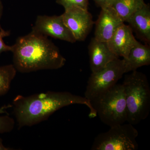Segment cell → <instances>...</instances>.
Here are the masks:
<instances>
[{
  "label": "cell",
  "mask_w": 150,
  "mask_h": 150,
  "mask_svg": "<svg viewBox=\"0 0 150 150\" xmlns=\"http://www.w3.org/2000/svg\"><path fill=\"white\" fill-rule=\"evenodd\" d=\"M56 2L63 6L65 9L77 7L88 10L89 0H56Z\"/></svg>",
  "instance_id": "17"
},
{
  "label": "cell",
  "mask_w": 150,
  "mask_h": 150,
  "mask_svg": "<svg viewBox=\"0 0 150 150\" xmlns=\"http://www.w3.org/2000/svg\"><path fill=\"white\" fill-rule=\"evenodd\" d=\"M133 33L145 44H150V6L146 4L126 21Z\"/></svg>",
  "instance_id": "12"
},
{
  "label": "cell",
  "mask_w": 150,
  "mask_h": 150,
  "mask_svg": "<svg viewBox=\"0 0 150 150\" xmlns=\"http://www.w3.org/2000/svg\"><path fill=\"white\" fill-rule=\"evenodd\" d=\"M139 132L132 124H120L110 127L108 131L98 134L92 150H136L139 145L137 139Z\"/></svg>",
  "instance_id": "5"
},
{
  "label": "cell",
  "mask_w": 150,
  "mask_h": 150,
  "mask_svg": "<svg viewBox=\"0 0 150 150\" xmlns=\"http://www.w3.org/2000/svg\"><path fill=\"white\" fill-rule=\"evenodd\" d=\"M17 70L13 64L0 67V96L7 93Z\"/></svg>",
  "instance_id": "15"
},
{
  "label": "cell",
  "mask_w": 150,
  "mask_h": 150,
  "mask_svg": "<svg viewBox=\"0 0 150 150\" xmlns=\"http://www.w3.org/2000/svg\"><path fill=\"white\" fill-rule=\"evenodd\" d=\"M32 31L71 43L76 41L60 16H38Z\"/></svg>",
  "instance_id": "8"
},
{
  "label": "cell",
  "mask_w": 150,
  "mask_h": 150,
  "mask_svg": "<svg viewBox=\"0 0 150 150\" xmlns=\"http://www.w3.org/2000/svg\"><path fill=\"white\" fill-rule=\"evenodd\" d=\"M145 4L144 0H113L110 6L125 22L131 15Z\"/></svg>",
  "instance_id": "14"
},
{
  "label": "cell",
  "mask_w": 150,
  "mask_h": 150,
  "mask_svg": "<svg viewBox=\"0 0 150 150\" xmlns=\"http://www.w3.org/2000/svg\"><path fill=\"white\" fill-rule=\"evenodd\" d=\"M3 13V5L1 0H0V19L1 18Z\"/></svg>",
  "instance_id": "21"
},
{
  "label": "cell",
  "mask_w": 150,
  "mask_h": 150,
  "mask_svg": "<svg viewBox=\"0 0 150 150\" xmlns=\"http://www.w3.org/2000/svg\"><path fill=\"white\" fill-rule=\"evenodd\" d=\"M13 149L11 148L6 147L3 144V141L1 138H0V150H12Z\"/></svg>",
  "instance_id": "20"
},
{
  "label": "cell",
  "mask_w": 150,
  "mask_h": 150,
  "mask_svg": "<svg viewBox=\"0 0 150 150\" xmlns=\"http://www.w3.org/2000/svg\"><path fill=\"white\" fill-rule=\"evenodd\" d=\"M126 73L137 71V69L150 64V45L137 41L131 49L127 58L123 59Z\"/></svg>",
  "instance_id": "13"
},
{
  "label": "cell",
  "mask_w": 150,
  "mask_h": 150,
  "mask_svg": "<svg viewBox=\"0 0 150 150\" xmlns=\"http://www.w3.org/2000/svg\"><path fill=\"white\" fill-rule=\"evenodd\" d=\"M91 102L101 121L109 127L127 121V106L123 84H116Z\"/></svg>",
  "instance_id": "4"
},
{
  "label": "cell",
  "mask_w": 150,
  "mask_h": 150,
  "mask_svg": "<svg viewBox=\"0 0 150 150\" xmlns=\"http://www.w3.org/2000/svg\"><path fill=\"white\" fill-rule=\"evenodd\" d=\"M63 20L77 41L85 40L91 31L95 22L88 10L72 7L65 9Z\"/></svg>",
  "instance_id": "7"
},
{
  "label": "cell",
  "mask_w": 150,
  "mask_h": 150,
  "mask_svg": "<svg viewBox=\"0 0 150 150\" xmlns=\"http://www.w3.org/2000/svg\"><path fill=\"white\" fill-rule=\"evenodd\" d=\"M4 107L0 108V113H5ZM14 120L8 115H0V134L11 132L15 126Z\"/></svg>",
  "instance_id": "16"
},
{
  "label": "cell",
  "mask_w": 150,
  "mask_h": 150,
  "mask_svg": "<svg viewBox=\"0 0 150 150\" xmlns=\"http://www.w3.org/2000/svg\"><path fill=\"white\" fill-rule=\"evenodd\" d=\"M98 6L101 8L110 6L113 0H93Z\"/></svg>",
  "instance_id": "19"
},
{
  "label": "cell",
  "mask_w": 150,
  "mask_h": 150,
  "mask_svg": "<svg viewBox=\"0 0 150 150\" xmlns=\"http://www.w3.org/2000/svg\"><path fill=\"white\" fill-rule=\"evenodd\" d=\"M13 112L19 128L31 126L48 119L53 113L65 106L84 105L90 110V118L97 113L90 100L69 92L47 91L28 96H17L14 99Z\"/></svg>",
  "instance_id": "1"
},
{
  "label": "cell",
  "mask_w": 150,
  "mask_h": 150,
  "mask_svg": "<svg viewBox=\"0 0 150 150\" xmlns=\"http://www.w3.org/2000/svg\"><path fill=\"white\" fill-rule=\"evenodd\" d=\"M122 84L127 106V122L134 126L149 114V83L146 75L137 70L126 75Z\"/></svg>",
  "instance_id": "3"
},
{
  "label": "cell",
  "mask_w": 150,
  "mask_h": 150,
  "mask_svg": "<svg viewBox=\"0 0 150 150\" xmlns=\"http://www.w3.org/2000/svg\"><path fill=\"white\" fill-rule=\"evenodd\" d=\"M128 25L124 23L121 24L107 42L112 53L118 57L127 58L131 49L138 41Z\"/></svg>",
  "instance_id": "10"
},
{
  "label": "cell",
  "mask_w": 150,
  "mask_h": 150,
  "mask_svg": "<svg viewBox=\"0 0 150 150\" xmlns=\"http://www.w3.org/2000/svg\"><path fill=\"white\" fill-rule=\"evenodd\" d=\"M123 23L111 6L101 8L98 18L95 22V38L100 41L107 42L117 28Z\"/></svg>",
  "instance_id": "9"
},
{
  "label": "cell",
  "mask_w": 150,
  "mask_h": 150,
  "mask_svg": "<svg viewBox=\"0 0 150 150\" xmlns=\"http://www.w3.org/2000/svg\"><path fill=\"white\" fill-rule=\"evenodd\" d=\"M12 52L13 66L21 73L58 69L66 62L59 48L47 36L33 31L17 38Z\"/></svg>",
  "instance_id": "2"
},
{
  "label": "cell",
  "mask_w": 150,
  "mask_h": 150,
  "mask_svg": "<svg viewBox=\"0 0 150 150\" xmlns=\"http://www.w3.org/2000/svg\"><path fill=\"white\" fill-rule=\"evenodd\" d=\"M10 34V31L3 29L0 25V54L4 52L12 51L13 46L6 45L3 40L4 38L9 36Z\"/></svg>",
  "instance_id": "18"
},
{
  "label": "cell",
  "mask_w": 150,
  "mask_h": 150,
  "mask_svg": "<svg viewBox=\"0 0 150 150\" xmlns=\"http://www.w3.org/2000/svg\"><path fill=\"white\" fill-rule=\"evenodd\" d=\"M88 52L92 73L102 69L113 60L119 58L110 50L107 42L97 40L94 37L89 44Z\"/></svg>",
  "instance_id": "11"
},
{
  "label": "cell",
  "mask_w": 150,
  "mask_h": 150,
  "mask_svg": "<svg viewBox=\"0 0 150 150\" xmlns=\"http://www.w3.org/2000/svg\"><path fill=\"white\" fill-rule=\"evenodd\" d=\"M126 73L123 60L116 58L102 69L92 73L89 78L84 97L91 101L117 84Z\"/></svg>",
  "instance_id": "6"
}]
</instances>
